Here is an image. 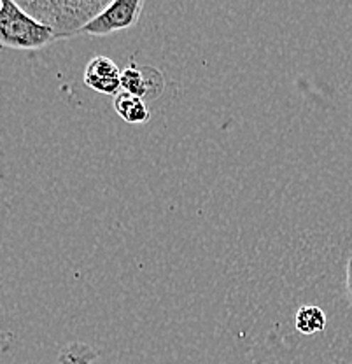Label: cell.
<instances>
[{
  "instance_id": "3957f363",
  "label": "cell",
  "mask_w": 352,
  "mask_h": 364,
  "mask_svg": "<svg viewBox=\"0 0 352 364\" xmlns=\"http://www.w3.org/2000/svg\"><path fill=\"white\" fill-rule=\"evenodd\" d=\"M144 2L142 0H114L109 4L98 16H95L81 33L86 36H109V33L128 30L137 25L141 18Z\"/></svg>"
},
{
  "instance_id": "5b68a950",
  "label": "cell",
  "mask_w": 352,
  "mask_h": 364,
  "mask_svg": "<svg viewBox=\"0 0 352 364\" xmlns=\"http://www.w3.org/2000/svg\"><path fill=\"white\" fill-rule=\"evenodd\" d=\"M114 109L117 116L130 124H144L151 117L146 100L134 97V95L127 93V91H121L117 97H114Z\"/></svg>"
},
{
  "instance_id": "8992f818",
  "label": "cell",
  "mask_w": 352,
  "mask_h": 364,
  "mask_svg": "<svg viewBox=\"0 0 352 364\" xmlns=\"http://www.w3.org/2000/svg\"><path fill=\"white\" fill-rule=\"evenodd\" d=\"M294 328L300 335L314 336L326 328V314L321 306L305 305L294 314Z\"/></svg>"
},
{
  "instance_id": "ba28073f",
  "label": "cell",
  "mask_w": 352,
  "mask_h": 364,
  "mask_svg": "<svg viewBox=\"0 0 352 364\" xmlns=\"http://www.w3.org/2000/svg\"><path fill=\"white\" fill-rule=\"evenodd\" d=\"M121 91H127L139 98H147L149 90H147V81L142 68L128 67L121 70Z\"/></svg>"
},
{
  "instance_id": "6da1fadb",
  "label": "cell",
  "mask_w": 352,
  "mask_h": 364,
  "mask_svg": "<svg viewBox=\"0 0 352 364\" xmlns=\"http://www.w3.org/2000/svg\"><path fill=\"white\" fill-rule=\"evenodd\" d=\"M107 0H26L20 2L30 16L53 30L55 39H69L102 13Z\"/></svg>"
},
{
  "instance_id": "52a82bcc",
  "label": "cell",
  "mask_w": 352,
  "mask_h": 364,
  "mask_svg": "<svg viewBox=\"0 0 352 364\" xmlns=\"http://www.w3.org/2000/svg\"><path fill=\"white\" fill-rule=\"evenodd\" d=\"M100 352H97L92 345L74 341V343L65 345L58 354L60 364H92L98 359Z\"/></svg>"
},
{
  "instance_id": "9c48e42d",
  "label": "cell",
  "mask_w": 352,
  "mask_h": 364,
  "mask_svg": "<svg viewBox=\"0 0 352 364\" xmlns=\"http://www.w3.org/2000/svg\"><path fill=\"white\" fill-rule=\"evenodd\" d=\"M144 75H146V81H147V98H156L160 97L161 91L165 88V81H164V75L156 70V68H151V67H144Z\"/></svg>"
},
{
  "instance_id": "7a4b0ae2",
  "label": "cell",
  "mask_w": 352,
  "mask_h": 364,
  "mask_svg": "<svg viewBox=\"0 0 352 364\" xmlns=\"http://www.w3.org/2000/svg\"><path fill=\"white\" fill-rule=\"evenodd\" d=\"M55 33L14 0L0 2V44L11 49H41L55 43Z\"/></svg>"
},
{
  "instance_id": "277c9868",
  "label": "cell",
  "mask_w": 352,
  "mask_h": 364,
  "mask_svg": "<svg viewBox=\"0 0 352 364\" xmlns=\"http://www.w3.org/2000/svg\"><path fill=\"white\" fill-rule=\"evenodd\" d=\"M85 85L109 97L121 93V70L107 56H93L85 68Z\"/></svg>"
},
{
  "instance_id": "30bf717a",
  "label": "cell",
  "mask_w": 352,
  "mask_h": 364,
  "mask_svg": "<svg viewBox=\"0 0 352 364\" xmlns=\"http://www.w3.org/2000/svg\"><path fill=\"white\" fill-rule=\"evenodd\" d=\"M346 289H347V298L352 303V256L351 259L347 261V268H346Z\"/></svg>"
}]
</instances>
